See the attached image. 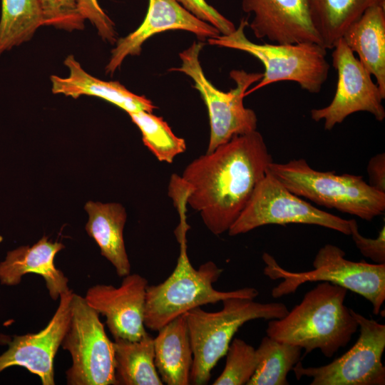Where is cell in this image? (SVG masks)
Wrapping results in <instances>:
<instances>
[{
  "label": "cell",
  "instance_id": "6da1fadb",
  "mask_svg": "<svg viewBox=\"0 0 385 385\" xmlns=\"http://www.w3.org/2000/svg\"><path fill=\"white\" fill-rule=\"evenodd\" d=\"M272 162L257 130L234 136L185 168L180 177L189 188L188 205L212 234L227 232Z\"/></svg>",
  "mask_w": 385,
  "mask_h": 385
},
{
  "label": "cell",
  "instance_id": "7a4b0ae2",
  "mask_svg": "<svg viewBox=\"0 0 385 385\" xmlns=\"http://www.w3.org/2000/svg\"><path fill=\"white\" fill-rule=\"evenodd\" d=\"M175 207L180 217L175 232L180 244L177 265L164 282L148 285L146 288L144 324L153 331H158L175 318L202 305L232 297L254 299L259 294L253 287L228 292L217 290L212 284L223 270L212 261L203 263L198 269L192 265L187 252L186 235L190 227L187 222V205L180 202Z\"/></svg>",
  "mask_w": 385,
  "mask_h": 385
},
{
  "label": "cell",
  "instance_id": "3957f363",
  "mask_svg": "<svg viewBox=\"0 0 385 385\" xmlns=\"http://www.w3.org/2000/svg\"><path fill=\"white\" fill-rule=\"evenodd\" d=\"M347 291L329 282L318 284L284 317L269 320L267 335L304 349V355L319 349L331 358L359 327L351 309L344 304Z\"/></svg>",
  "mask_w": 385,
  "mask_h": 385
},
{
  "label": "cell",
  "instance_id": "277c9868",
  "mask_svg": "<svg viewBox=\"0 0 385 385\" xmlns=\"http://www.w3.org/2000/svg\"><path fill=\"white\" fill-rule=\"evenodd\" d=\"M222 302V309L218 312H207L198 307L184 314L193 352L192 384L209 382L212 369L225 355L235 334L245 323L281 319L289 312L282 302L262 303L240 297Z\"/></svg>",
  "mask_w": 385,
  "mask_h": 385
},
{
  "label": "cell",
  "instance_id": "5b68a950",
  "mask_svg": "<svg viewBox=\"0 0 385 385\" xmlns=\"http://www.w3.org/2000/svg\"><path fill=\"white\" fill-rule=\"evenodd\" d=\"M267 171L294 194L321 206L366 221L384 213L385 193L374 189L361 175L319 171L304 158L285 163L272 161Z\"/></svg>",
  "mask_w": 385,
  "mask_h": 385
},
{
  "label": "cell",
  "instance_id": "8992f818",
  "mask_svg": "<svg viewBox=\"0 0 385 385\" xmlns=\"http://www.w3.org/2000/svg\"><path fill=\"white\" fill-rule=\"evenodd\" d=\"M345 255L339 247L327 244L317 252L313 270L294 272L284 269L274 257L264 252V274L273 280L282 279L272 289V297L294 293L305 282H329L366 299L372 304L373 313L378 315L385 300V263L354 262L346 260Z\"/></svg>",
  "mask_w": 385,
  "mask_h": 385
},
{
  "label": "cell",
  "instance_id": "52a82bcc",
  "mask_svg": "<svg viewBox=\"0 0 385 385\" xmlns=\"http://www.w3.org/2000/svg\"><path fill=\"white\" fill-rule=\"evenodd\" d=\"M242 19L239 26L230 34L208 38L210 45L245 51L262 62L265 72L259 83L245 92V96L267 85L282 81L297 83L312 93L321 91L327 79L329 64L327 49L314 43H263L250 41L245 34L248 26Z\"/></svg>",
  "mask_w": 385,
  "mask_h": 385
},
{
  "label": "cell",
  "instance_id": "ba28073f",
  "mask_svg": "<svg viewBox=\"0 0 385 385\" xmlns=\"http://www.w3.org/2000/svg\"><path fill=\"white\" fill-rule=\"evenodd\" d=\"M202 46V43L193 42L179 54L180 66L170 71H180L190 77L194 81L193 87L200 92L206 105L210 128L206 151L209 153L235 135L257 130L256 113L244 106L243 99L249 87L260 81L262 73L233 70L230 76L236 83V87L228 92H223L214 86L205 76L199 60Z\"/></svg>",
  "mask_w": 385,
  "mask_h": 385
},
{
  "label": "cell",
  "instance_id": "9c48e42d",
  "mask_svg": "<svg viewBox=\"0 0 385 385\" xmlns=\"http://www.w3.org/2000/svg\"><path fill=\"white\" fill-rule=\"evenodd\" d=\"M61 346L72 364L66 371L68 385H116L113 344L99 314L85 298L73 293L71 317Z\"/></svg>",
  "mask_w": 385,
  "mask_h": 385
},
{
  "label": "cell",
  "instance_id": "30bf717a",
  "mask_svg": "<svg viewBox=\"0 0 385 385\" xmlns=\"http://www.w3.org/2000/svg\"><path fill=\"white\" fill-rule=\"evenodd\" d=\"M292 223L319 225L346 235L351 232L349 220L314 207L292 192L267 170L227 232L235 236L266 225Z\"/></svg>",
  "mask_w": 385,
  "mask_h": 385
},
{
  "label": "cell",
  "instance_id": "8fae6325",
  "mask_svg": "<svg viewBox=\"0 0 385 385\" xmlns=\"http://www.w3.org/2000/svg\"><path fill=\"white\" fill-rule=\"evenodd\" d=\"M359 328L352 347L331 363L320 366H303L299 361L292 371L297 380L312 379L310 385H384L385 325L351 309Z\"/></svg>",
  "mask_w": 385,
  "mask_h": 385
},
{
  "label": "cell",
  "instance_id": "7c38bea8",
  "mask_svg": "<svg viewBox=\"0 0 385 385\" xmlns=\"http://www.w3.org/2000/svg\"><path fill=\"white\" fill-rule=\"evenodd\" d=\"M332 63L337 73V84L332 102L326 107L312 109L311 118L315 121L324 120L325 130H332L352 113L365 111L372 114L378 121L385 118L381 93L354 53L340 38L333 48Z\"/></svg>",
  "mask_w": 385,
  "mask_h": 385
},
{
  "label": "cell",
  "instance_id": "4fadbf2b",
  "mask_svg": "<svg viewBox=\"0 0 385 385\" xmlns=\"http://www.w3.org/2000/svg\"><path fill=\"white\" fill-rule=\"evenodd\" d=\"M72 290L60 295L58 307L46 327L37 333L14 336L0 355V373L14 366L37 375L43 385H54V359L67 330Z\"/></svg>",
  "mask_w": 385,
  "mask_h": 385
},
{
  "label": "cell",
  "instance_id": "5bb4252c",
  "mask_svg": "<svg viewBox=\"0 0 385 385\" xmlns=\"http://www.w3.org/2000/svg\"><path fill=\"white\" fill-rule=\"evenodd\" d=\"M148 280L138 274L123 277L120 287L96 284L84 297L87 303L106 319L114 339L139 340L148 332L144 310Z\"/></svg>",
  "mask_w": 385,
  "mask_h": 385
},
{
  "label": "cell",
  "instance_id": "9a60e30c",
  "mask_svg": "<svg viewBox=\"0 0 385 385\" xmlns=\"http://www.w3.org/2000/svg\"><path fill=\"white\" fill-rule=\"evenodd\" d=\"M241 1L242 10L254 15L248 26L257 38L279 44L314 43L323 46L307 0Z\"/></svg>",
  "mask_w": 385,
  "mask_h": 385
},
{
  "label": "cell",
  "instance_id": "2e32d148",
  "mask_svg": "<svg viewBox=\"0 0 385 385\" xmlns=\"http://www.w3.org/2000/svg\"><path fill=\"white\" fill-rule=\"evenodd\" d=\"M169 30L187 31L195 34L200 40L220 35L215 27L197 18L176 0H149L147 14L140 26L116 41V46L111 51L106 66V73L113 74L126 57L140 53L146 40Z\"/></svg>",
  "mask_w": 385,
  "mask_h": 385
},
{
  "label": "cell",
  "instance_id": "e0dca14e",
  "mask_svg": "<svg viewBox=\"0 0 385 385\" xmlns=\"http://www.w3.org/2000/svg\"><path fill=\"white\" fill-rule=\"evenodd\" d=\"M65 246L42 237L32 246H21L9 251L0 262V282L6 286L19 284L29 273L41 276L52 299L70 290L68 278L54 264L56 255Z\"/></svg>",
  "mask_w": 385,
  "mask_h": 385
},
{
  "label": "cell",
  "instance_id": "ac0fdd59",
  "mask_svg": "<svg viewBox=\"0 0 385 385\" xmlns=\"http://www.w3.org/2000/svg\"><path fill=\"white\" fill-rule=\"evenodd\" d=\"M64 64L69 71L67 77L52 75L50 78L51 91L54 94H63L73 98L81 96L101 98L128 113L138 111L152 113L156 108L145 96L130 92L118 81H106L91 76L73 55L66 58Z\"/></svg>",
  "mask_w": 385,
  "mask_h": 385
},
{
  "label": "cell",
  "instance_id": "d6986e66",
  "mask_svg": "<svg viewBox=\"0 0 385 385\" xmlns=\"http://www.w3.org/2000/svg\"><path fill=\"white\" fill-rule=\"evenodd\" d=\"M343 40L376 79L385 96V4H375L345 31Z\"/></svg>",
  "mask_w": 385,
  "mask_h": 385
},
{
  "label": "cell",
  "instance_id": "ffe728a7",
  "mask_svg": "<svg viewBox=\"0 0 385 385\" xmlns=\"http://www.w3.org/2000/svg\"><path fill=\"white\" fill-rule=\"evenodd\" d=\"M157 332L153 338L155 364L163 383L190 384L193 352L184 314Z\"/></svg>",
  "mask_w": 385,
  "mask_h": 385
},
{
  "label": "cell",
  "instance_id": "44dd1931",
  "mask_svg": "<svg viewBox=\"0 0 385 385\" xmlns=\"http://www.w3.org/2000/svg\"><path fill=\"white\" fill-rule=\"evenodd\" d=\"M88 215L86 225L88 235L98 244L101 254L115 267L119 277L130 273V263L123 239L126 212L119 203L88 202Z\"/></svg>",
  "mask_w": 385,
  "mask_h": 385
},
{
  "label": "cell",
  "instance_id": "7402d4cb",
  "mask_svg": "<svg viewBox=\"0 0 385 385\" xmlns=\"http://www.w3.org/2000/svg\"><path fill=\"white\" fill-rule=\"evenodd\" d=\"M116 385H163L155 364L154 342L147 333L139 340L114 339Z\"/></svg>",
  "mask_w": 385,
  "mask_h": 385
},
{
  "label": "cell",
  "instance_id": "603a6c76",
  "mask_svg": "<svg viewBox=\"0 0 385 385\" xmlns=\"http://www.w3.org/2000/svg\"><path fill=\"white\" fill-rule=\"evenodd\" d=\"M312 24L323 47L332 49L367 8L385 0H307Z\"/></svg>",
  "mask_w": 385,
  "mask_h": 385
},
{
  "label": "cell",
  "instance_id": "cb8c5ba5",
  "mask_svg": "<svg viewBox=\"0 0 385 385\" xmlns=\"http://www.w3.org/2000/svg\"><path fill=\"white\" fill-rule=\"evenodd\" d=\"M41 26V0H1L0 56L29 41Z\"/></svg>",
  "mask_w": 385,
  "mask_h": 385
},
{
  "label": "cell",
  "instance_id": "d4e9b609",
  "mask_svg": "<svg viewBox=\"0 0 385 385\" xmlns=\"http://www.w3.org/2000/svg\"><path fill=\"white\" fill-rule=\"evenodd\" d=\"M257 365L247 385H288V373L301 360L302 348L266 335L256 349Z\"/></svg>",
  "mask_w": 385,
  "mask_h": 385
},
{
  "label": "cell",
  "instance_id": "484cf974",
  "mask_svg": "<svg viewBox=\"0 0 385 385\" xmlns=\"http://www.w3.org/2000/svg\"><path fill=\"white\" fill-rule=\"evenodd\" d=\"M128 114L140 130L143 143L158 160L171 163L185 152V140L175 135L163 118L145 111Z\"/></svg>",
  "mask_w": 385,
  "mask_h": 385
},
{
  "label": "cell",
  "instance_id": "4316f807",
  "mask_svg": "<svg viewBox=\"0 0 385 385\" xmlns=\"http://www.w3.org/2000/svg\"><path fill=\"white\" fill-rule=\"evenodd\" d=\"M226 361L214 385H247L257 365L256 349L241 339L235 338L225 354Z\"/></svg>",
  "mask_w": 385,
  "mask_h": 385
},
{
  "label": "cell",
  "instance_id": "83f0119b",
  "mask_svg": "<svg viewBox=\"0 0 385 385\" xmlns=\"http://www.w3.org/2000/svg\"><path fill=\"white\" fill-rule=\"evenodd\" d=\"M43 26L73 31L84 28L78 0H41Z\"/></svg>",
  "mask_w": 385,
  "mask_h": 385
},
{
  "label": "cell",
  "instance_id": "f1b7e54d",
  "mask_svg": "<svg viewBox=\"0 0 385 385\" xmlns=\"http://www.w3.org/2000/svg\"><path fill=\"white\" fill-rule=\"evenodd\" d=\"M81 14L96 27L100 37L105 41L116 42L114 23L101 7L98 0H78Z\"/></svg>",
  "mask_w": 385,
  "mask_h": 385
},
{
  "label": "cell",
  "instance_id": "f546056e",
  "mask_svg": "<svg viewBox=\"0 0 385 385\" xmlns=\"http://www.w3.org/2000/svg\"><path fill=\"white\" fill-rule=\"evenodd\" d=\"M176 1L197 18L215 27L222 35L230 34L236 29L232 21L209 5L205 0Z\"/></svg>",
  "mask_w": 385,
  "mask_h": 385
},
{
  "label": "cell",
  "instance_id": "4dcf8cb0",
  "mask_svg": "<svg viewBox=\"0 0 385 385\" xmlns=\"http://www.w3.org/2000/svg\"><path fill=\"white\" fill-rule=\"evenodd\" d=\"M350 235L359 252L376 264L385 263V226L379 232L377 237L368 238L359 232L358 225L354 219H350Z\"/></svg>",
  "mask_w": 385,
  "mask_h": 385
},
{
  "label": "cell",
  "instance_id": "1f68e13d",
  "mask_svg": "<svg viewBox=\"0 0 385 385\" xmlns=\"http://www.w3.org/2000/svg\"><path fill=\"white\" fill-rule=\"evenodd\" d=\"M369 184L376 190L385 193V153L372 157L367 165Z\"/></svg>",
  "mask_w": 385,
  "mask_h": 385
}]
</instances>
